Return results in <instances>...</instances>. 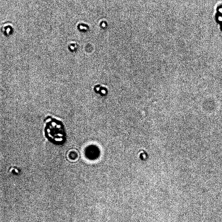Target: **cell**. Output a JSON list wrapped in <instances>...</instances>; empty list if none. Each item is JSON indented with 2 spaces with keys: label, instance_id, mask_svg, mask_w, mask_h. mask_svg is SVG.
Returning <instances> with one entry per match:
<instances>
[{
  "label": "cell",
  "instance_id": "1",
  "mask_svg": "<svg viewBox=\"0 0 222 222\" xmlns=\"http://www.w3.org/2000/svg\"><path fill=\"white\" fill-rule=\"evenodd\" d=\"M44 133L46 138L54 145L62 146L66 142L67 135L64 125L56 117L48 116L45 118Z\"/></svg>",
  "mask_w": 222,
  "mask_h": 222
},
{
  "label": "cell",
  "instance_id": "2",
  "mask_svg": "<svg viewBox=\"0 0 222 222\" xmlns=\"http://www.w3.org/2000/svg\"><path fill=\"white\" fill-rule=\"evenodd\" d=\"M100 154L99 149L95 145H89L85 149V154L89 159L94 160L99 158Z\"/></svg>",
  "mask_w": 222,
  "mask_h": 222
},
{
  "label": "cell",
  "instance_id": "3",
  "mask_svg": "<svg viewBox=\"0 0 222 222\" xmlns=\"http://www.w3.org/2000/svg\"><path fill=\"white\" fill-rule=\"evenodd\" d=\"M66 158L69 161L75 162L79 160L80 158V154L78 151L76 149H71L67 151L66 153Z\"/></svg>",
  "mask_w": 222,
  "mask_h": 222
},
{
  "label": "cell",
  "instance_id": "4",
  "mask_svg": "<svg viewBox=\"0 0 222 222\" xmlns=\"http://www.w3.org/2000/svg\"><path fill=\"white\" fill-rule=\"evenodd\" d=\"M93 91L96 94L102 97H105L108 94V88L104 85L97 84L95 85L93 87Z\"/></svg>",
  "mask_w": 222,
  "mask_h": 222
}]
</instances>
